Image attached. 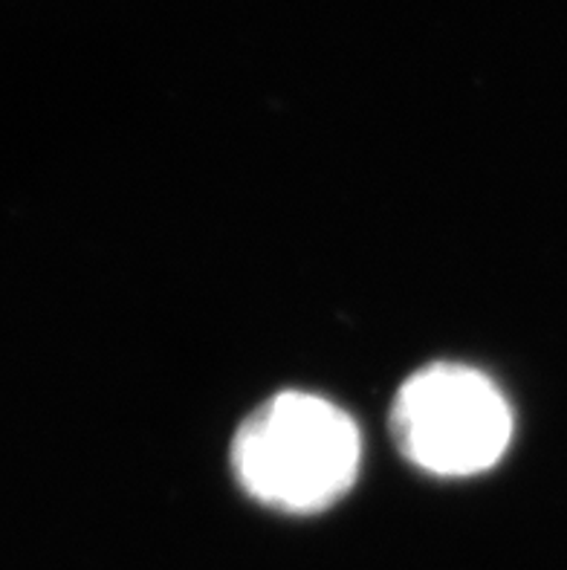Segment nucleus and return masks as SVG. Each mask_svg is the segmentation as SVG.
<instances>
[{
	"label": "nucleus",
	"mask_w": 567,
	"mask_h": 570,
	"mask_svg": "<svg viewBox=\"0 0 567 570\" xmlns=\"http://www.w3.org/2000/svg\"><path fill=\"white\" fill-rule=\"evenodd\" d=\"M400 452L440 478L492 470L512 441V412L496 383L467 365H431L402 385L391 409Z\"/></svg>",
	"instance_id": "2"
},
{
	"label": "nucleus",
	"mask_w": 567,
	"mask_h": 570,
	"mask_svg": "<svg viewBox=\"0 0 567 570\" xmlns=\"http://www.w3.org/2000/svg\"><path fill=\"white\" fill-rule=\"evenodd\" d=\"M362 441L342 409L316 394L284 391L237 429L232 466L252 499L287 513L336 504L360 472Z\"/></svg>",
	"instance_id": "1"
}]
</instances>
